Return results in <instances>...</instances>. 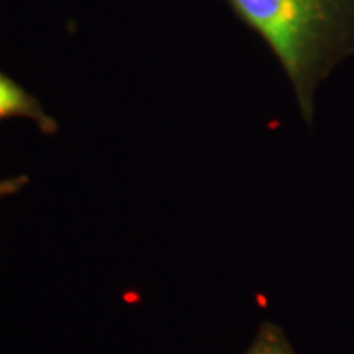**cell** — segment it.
<instances>
[{"instance_id":"obj_2","label":"cell","mask_w":354,"mask_h":354,"mask_svg":"<svg viewBox=\"0 0 354 354\" xmlns=\"http://www.w3.org/2000/svg\"><path fill=\"white\" fill-rule=\"evenodd\" d=\"M12 118H26L48 136L59 131L56 118L44 112L41 102L0 71V123Z\"/></svg>"},{"instance_id":"obj_4","label":"cell","mask_w":354,"mask_h":354,"mask_svg":"<svg viewBox=\"0 0 354 354\" xmlns=\"http://www.w3.org/2000/svg\"><path fill=\"white\" fill-rule=\"evenodd\" d=\"M28 180H30L28 176H25V174L0 180V201L6 197L15 196L17 192H20V190L24 189L26 184H28Z\"/></svg>"},{"instance_id":"obj_3","label":"cell","mask_w":354,"mask_h":354,"mask_svg":"<svg viewBox=\"0 0 354 354\" xmlns=\"http://www.w3.org/2000/svg\"><path fill=\"white\" fill-rule=\"evenodd\" d=\"M241 354H297L286 331L272 322H263L253 342Z\"/></svg>"},{"instance_id":"obj_1","label":"cell","mask_w":354,"mask_h":354,"mask_svg":"<svg viewBox=\"0 0 354 354\" xmlns=\"http://www.w3.org/2000/svg\"><path fill=\"white\" fill-rule=\"evenodd\" d=\"M268 44L289 79L307 125L320 84L354 56V0H223Z\"/></svg>"}]
</instances>
